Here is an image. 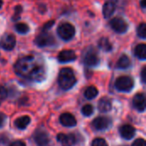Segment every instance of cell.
I'll return each instance as SVG.
<instances>
[{
	"label": "cell",
	"mask_w": 146,
	"mask_h": 146,
	"mask_svg": "<svg viewBox=\"0 0 146 146\" xmlns=\"http://www.w3.org/2000/svg\"><path fill=\"white\" fill-rule=\"evenodd\" d=\"M15 73L27 80H42L44 77V68L42 61L35 56H27L18 60L15 65Z\"/></svg>",
	"instance_id": "1"
},
{
	"label": "cell",
	"mask_w": 146,
	"mask_h": 146,
	"mask_svg": "<svg viewBox=\"0 0 146 146\" xmlns=\"http://www.w3.org/2000/svg\"><path fill=\"white\" fill-rule=\"evenodd\" d=\"M76 83L74 73L70 68H63L58 75V84L63 90L71 89Z\"/></svg>",
	"instance_id": "2"
},
{
	"label": "cell",
	"mask_w": 146,
	"mask_h": 146,
	"mask_svg": "<svg viewBox=\"0 0 146 146\" xmlns=\"http://www.w3.org/2000/svg\"><path fill=\"white\" fill-rule=\"evenodd\" d=\"M57 33L61 38L63 40H69L71 39L75 33V28L70 23H62L59 25L57 28Z\"/></svg>",
	"instance_id": "3"
},
{
	"label": "cell",
	"mask_w": 146,
	"mask_h": 146,
	"mask_svg": "<svg viewBox=\"0 0 146 146\" xmlns=\"http://www.w3.org/2000/svg\"><path fill=\"white\" fill-rule=\"evenodd\" d=\"M115 87L120 92H128L133 87V80L129 76H121L115 81Z\"/></svg>",
	"instance_id": "4"
},
{
	"label": "cell",
	"mask_w": 146,
	"mask_h": 146,
	"mask_svg": "<svg viewBox=\"0 0 146 146\" xmlns=\"http://www.w3.org/2000/svg\"><path fill=\"white\" fill-rule=\"evenodd\" d=\"M35 44L39 47H45L49 45H52L55 44V38L51 35V33H41L36 38H35Z\"/></svg>",
	"instance_id": "5"
},
{
	"label": "cell",
	"mask_w": 146,
	"mask_h": 146,
	"mask_svg": "<svg viewBox=\"0 0 146 146\" xmlns=\"http://www.w3.org/2000/svg\"><path fill=\"white\" fill-rule=\"evenodd\" d=\"M110 25L111 27V28L118 33H125L127 28H128V25L126 22V21L121 17H115L113 18L110 21Z\"/></svg>",
	"instance_id": "6"
},
{
	"label": "cell",
	"mask_w": 146,
	"mask_h": 146,
	"mask_svg": "<svg viewBox=\"0 0 146 146\" xmlns=\"http://www.w3.org/2000/svg\"><path fill=\"white\" fill-rule=\"evenodd\" d=\"M110 125H111V120L107 116L97 117L92 121V126L97 130H105L109 128Z\"/></svg>",
	"instance_id": "7"
},
{
	"label": "cell",
	"mask_w": 146,
	"mask_h": 146,
	"mask_svg": "<svg viewBox=\"0 0 146 146\" xmlns=\"http://www.w3.org/2000/svg\"><path fill=\"white\" fill-rule=\"evenodd\" d=\"M99 62V58L97 55V52L92 49L86 52L84 56V63L89 67H93L98 65Z\"/></svg>",
	"instance_id": "8"
},
{
	"label": "cell",
	"mask_w": 146,
	"mask_h": 146,
	"mask_svg": "<svg viewBox=\"0 0 146 146\" xmlns=\"http://www.w3.org/2000/svg\"><path fill=\"white\" fill-rule=\"evenodd\" d=\"M15 45V38L13 34H5L0 40V46L6 50H11Z\"/></svg>",
	"instance_id": "9"
},
{
	"label": "cell",
	"mask_w": 146,
	"mask_h": 146,
	"mask_svg": "<svg viewBox=\"0 0 146 146\" xmlns=\"http://www.w3.org/2000/svg\"><path fill=\"white\" fill-rule=\"evenodd\" d=\"M33 139L38 146H46L50 142V138L48 133L43 130H38L34 133Z\"/></svg>",
	"instance_id": "10"
},
{
	"label": "cell",
	"mask_w": 146,
	"mask_h": 146,
	"mask_svg": "<svg viewBox=\"0 0 146 146\" xmlns=\"http://www.w3.org/2000/svg\"><path fill=\"white\" fill-rule=\"evenodd\" d=\"M56 139L57 141H59L62 146H73L76 143L75 135L73 133H69V134L59 133Z\"/></svg>",
	"instance_id": "11"
},
{
	"label": "cell",
	"mask_w": 146,
	"mask_h": 146,
	"mask_svg": "<svg viewBox=\"0 0 146 146\" xmlns=\"http://www.w3.org/2000/svg\"><path fill=\"white\" fill-rule=\"evenodd\" d=\"M60 122L62 126L67 127H74L77 123L75 117L70 113H64L60 116Z\"/></svg>",
	"instance_id": "12"
},
{
	"label": "cell",
	"mask_w": 146,
	"mask_h": 146,
	"mask_svg": "<svg viewBox=\"0 0 146 146\" xmlns=\"http://www.w3.org/2000/svg\"><path fill=\"white\" fill-rule=\"evenodd\" d=\"M58 61L60 62H68L76 59L75 53L71 50H64L58 55Z\"/></svg>",
	"instance_id": "13"
},
{
	"label": "cell",
	"mask_w": 146,
	"mask_h": 146,
	"mask_svg": "<svg viewBox=\"0 0 146 146\" xmlns=\"http://www.w3.org/2000/svg\"><path fill=\"white\" fill-rule=\"evenodd\" d=\"M133 106L136 110L143 112L145 110V96L144 93H139L133 98Z\"/></svg>",
	"instance_id": "14"
},
{
	"label": "cell",
	"mask_w": 146,
	"mask_h": 146,
	"mask_svg": "<svg viewBox=\"0 0 146 146\" xmlns=\"http://www.w3.org/2000/svg\"><path fill=\"white\" fill-rule=\"evenodd\" d=\"M116 0H108L103 7V14L105 18H110L115 10Z\"/></svg>",
	"instance_id": "15"
},
{
	"label": "cell",
	"mask_w": 146,
	"mask_h": 146,
	"mask_svg": "<svg viewBox=\"0 0 146 146\" xmlns=\"http://www.w3.org/2000/svg\"><path fill=\"white\" fill-rule=\"evenodd\" d=\"M120 133L121 137L125 139H131L135 135V129L131 125H123L120 128Z\"/></svg>",
	"instance_id": "16"
},
{
	"label": "cell",
	"mask_w": 146,
	"mask_h": 146,
	"mask_svg": "<svg viewBox=\"0 0 146 146\" xmlns=\"http://www.w3.org/2000/svg\"><path fill=\"white\" fill-rule=\"evenodd\" d=\"M111 108H112L111 102L110 99H108L106 98H103L98 102V110H99V111H101L103 113L109 112L111 110Z\"/></svg>",
	"instance_id": "17"
},
{
	"label": "cell",
	"mask_w": 146,
	"mask_h": 146,
	"mask_svg": "<svg viewBox=\"0 0 146 146\" xmlns=\"http://www.w3.org/2000/svg\"><path fill=\"white\" fill-rule=\"evenodd\" d=\"M30 121H31L30 117L27 115H24L17 118L15 121V125L19 129H25L27 127V125L30 123Z\"/></svg>",
	"instance_id": "18"
},
{
	"label": "cell",
	"mask_w": 146,
	"mask_h": 146,
	"mask_svg": "<svg viewBox=\"0 0 146 146\" xmlns=\"http://www.w3.org/2000/svg\"><path fill=\"white\" fill-rule=\"evenodd\" d=\"M130 65H131L130 58L127 55H122L119 58V60L116 63V68H121V69H125V68H129Z\"/></svg>",
	"instance_id": "19"
},
{
	"label": "cell",
	"mask_w": 146,
	"mask_h": 146,
	"mask_svg": "<svg viewBox=\"0 0 146 146\" xmlns=\"http://www.w3.org/2000/svg\"><path fill=\"white\" fill-rule=\"evenodd\" d=\"M134 53L137 57H139L141 60L146 59V45L145 44H140L136 46Z\"/></svg>",
	"instance_id": "20"
},
{
	"label": "cell",
	"mask_w": 146,
	"mask_h": 146,
	"mask_svg": "<svg viewBox=\"0 0 146 146\" xmlns=\"http://www.w3.org/2000/svg\"><path fill=\"white\" fill-rule=\"evenodd\" d=\"M98 45L102 50H104L105 51H110L112 50V44L107 38H100L98 41Z\"/></svg>",
	"instance_id": "21"
},
{
	"label": "cell",
	"mask_w": 146,
	"mask_h": 146,
	"mask_svg": "<svg viewBox=\"0 0 146 146\" xmlns=\"http://www.w3.org/2000/svg\"><path fill=\"white\" fill-rule=\"evenodd\" d=\"M98 94V89L95 87V86H89L86 88V90L85 91V97L91 100V99H93L94 98H96Z\"/></svg>",
	"instance_id": "22"
},
{
	"label": "cell",
	"mask_w": 146,
	"mask_h": 146,
	"mask_svg": "<svg viewBox=\"0 0 146 146\" xmlns=\"http://www.w3.org/2000/svg\"><path fill=\"white\" fill-rule=\"evenodd\" d=\"M15 30L19 33L25 34L29 31V27L26 23H18V24L15 25Z\"/></svg>",
	"instance_id": "23"
},
{
	"label": "cell",
	"mask_w": 146,
	"mask_h": 146,
	"mask_svg": "<svg viewBox=\"0 0 146 146\" xmlns=\"http://www.w3.org/2000/svg\"><path fill=\"white\" fill-rule=\"evenodd\" d=\"M81 112L85 116H90L93 113V106L92 104H86L82 107Z\"/></svg>",
	"instance_id": "24"
},
{
	"label": "cell",
	"mask_w": 146,
	"mask_h": 146,
	"mask_svg": "<svg viewBox=\"0 0 146 146\" xmlns=\"http://www.w3.org/2000/svg\"><path fill=\"white\" fill-rule=\"evenodd\" d=\"M137 33L138 35L142 38H146V24L145 23H141L138 29H137Z\"/></svg>",
	"instance_id": "25"
},
{
	"label": "cell",
	"mask_w": 146,
	"mask_h": 146,
	"mask_svg": "<svg viewBox=\"0 0 146 146\" xmlns=\"http://www.w3.org/2000/svg\"><path fill=\"white\" fill-rule=\"evenodd\" d=\"M92 146H108V144L104 139L98 138V139H96L93 140Z\"/></svg>",
	"instance_id": "26"
},
{
	"label": "cell",
	"mask_w": 146,
	"mask_h": 146,
	"mask_svg": "<svg viewBox=\"0 0 146 146\" xmlns=\"http://www.w3.org/2000/svg\"><path fill=\"white\" fill-rule=\"evenodd\" d=\"M8 96V92L5 87L0 86V102L4 100Z\"/></svg>",
	"instance_id": "27"
},
{
	"label": "cell",
	"mask_w": 146,
	"mask_h": 146,
	"mask_svg": "<svg viewBox=\"0 0 146 146\" xmlns=\"http://www.w3.org/2000/svg\"><path fill=\"white\" fill-rule=\"evenodd\" d=\"M21 11H22L21 6H20V5L16 6V7H15V15H14V17H13V20H17V19H19L20 14L21 13Z\"/></svg>",
	"instance_id": "28"
},
{
	"label": "cell",
	"mask_w": 146,
	"mask_h": 146,
	"mask_svg": "<svg viewBox=\"0 0 146 146\" xmlns=\"http://www.w3.org/2000/svg\"><path fill=\"white\" fill-rule=\"evenodd\" d=\"M132 146H146L145 141L144 139H138L133 143Z\"/></svg>",
	"instance_id": "29"
},
{
	"label": "cell",
	"mask_w": 146,
	"mask_h": 146,
	"mask_svg": "<svg viewBox=\"0 0 146 146\" xmlns=\"http://www.w3.org/2000/svg\"><path fill=\"white\" fill-rule=\"evenodd\" d=\"M54 25V21H49V22H47L44 27H43V30H44V31H46V30H48V29H50L52 26Z\"/></svg>",
	"instance_id": "30"
},
{
	"label": "cell",
	"mask_w": 146,
	"mask_h": 146,
	"mask_svg": "<svg viewBox=\"0 0 146 146\" xmlns=\"http://www.w3.org/2000/svg\"><path fill=\"white\" fill-rule=\"evenodd\" d=\"M141 79H142V81L143 83H145L146 82V68H143L142 71H141Z\"/></svg>",
	"instance_id": "31"
},
{
	"label": "cell",
	"mask_w": 146,
	"mask_h": 146,
	"mask_svg": "<svg viewBox=\"0 0 146 146\" xmlns=\"http://www.w3.org/2000/svg\"><path fill=\"white\" fill-rule=\"evenodd\" d=\"M9 146H26V145H25V143H24V142L18 140V141H15V142L12 143V144H11Z\"/></svg>",
	"instance_id": "32"
},
{
	"label": "cell",
	"mask_w": 146,
	"mask_h": 146,
	"mask_svg": "<svg viewBox=\"0 0 146 146\" xmlns=\"http://www.w3.org/2000/svg\"><path fill=\"white\" fill-rule=\"evenodd\" d=\"M4 121H5V116H4L3 115L0 114V127L3 125Z\"/></svg>",
	"instance_id": "33"
},
{
	"label": "cell",
	"mask_w": 146,
	"mask_h": 146,
	"mask_svg": "<svg viewBox=\"0 0 146 146\" xmlns=\"http://www.w3.org/2000/svg\"><path fill=\"white\" fill-rule=\"evenodd\" d=\"M140 4H141V7H142L143 9H145L146 0H141V2H140Z\"/></svg>",
	"instance_id": "34"
},
{
	"label": "cell",
	"mask_w": 146,
	"mask_h": 146,
	"mask_svg": "<svg viewBox=\"0 0 146 146\" xmlns=\"http://www.w3.org/2000/svg\"><path fill=\"white\" fill-rule=\"evenodd\" d=\"M2 5H3V1L0 0V9H1V7H2Z\"/></svg>",
	"instance_id": "35"
}]
</instances>
